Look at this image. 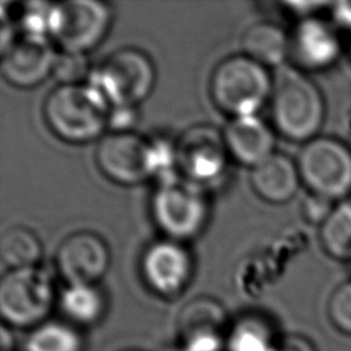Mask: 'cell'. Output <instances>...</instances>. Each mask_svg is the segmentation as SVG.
Here are the masks:
<instances>
[{
    "instance_id": "21",
    "label": "cell",
    "mask_w": 351,
    "mask_h": 351,
    "mask_svg": "<svg viewBox=\"0 0 351 351\" xmlns=\"http://www.w3.org/2000/svg\"><path fill=\"white\" fill-rule=\"evenodd\" d=\"M319 240L328 255L339 261L351 256V202L343 200L319 226Z\"/></svg>"
},
{
    "instance_id": "12",
    "label": "cell",
    "mask_w": 351,
    "mask_h": 351,
    "mask_svg": "<svg viewBox=\"0 0 351 351\" xmlns=\"http://www.w3.org/2000/svg\"><path fill=\"white\" fill-rule=\"evenodd\" d=\"M145 284L159 296L180 295L192 277V258L181 241L171 239L151 244L141 258Z\"/></svg>"
},
{
    "instance_id": "29",
    "label": "cell",
    "mask_w": 351,
    "mask_h": 351,
    "mask_svg": "<svg viewBox=\"0 0 351 351\" xmlns=\"http://www.w3.org/2000/svg\"><path fill=\"white\" fill-rule=\"evenodd\" d=\"M274 351H317L315 346L304 336L288 335L278 340Z\"/></svg>"
},
{
    "instance_id": "18",
    "label": "cell",
    "mask_w": 351,
    "mask_h": 351,
    "mask_svg": "<svg viewBox=\"0 0 351 351\" xmlns=\"http://www.w3.org/2000/svg\"><path fill=\"white\" fill-rule=\"evenodd\" d=\"M226 322L225 308L219 302L208 296H200L188 302L180 311L177 328L181 340L219 335Z\"/></svg>"
},
{
    "instance_id": "14",
    "label": "cell",
    "mask_w": 351,
    "mask_h": 351,
    "mask_svg": "<svg viewBox=\"0 0 351 351\" xmlns=\"http://www.w3.org/2000/svg\"><path fill=\"white\" fill-rule=\"evenodd\" d=\"M289 40V58L300 70L329 69L340 58L341 47L336 30L318 16L299 19Z\"/></svg>"
},
{
    "instance_id": "10",
    "label": "cell",
    "mask_w": 351,
    "mask_h": 351,
    "mask_svg": "<svg viewBox=\"0 0 351 351\" xmlns=\"http://www.w3.org/2000/svg\"><path fill=\"white\" fill-rule=\"evenodd\" d=\"M177 169L197 185L217 180L225 171L229 152L223 132L213 125H193L176 143Z\"/></svg>"
},
{
    "instance_id": "16",
    "label": "cell",
    "mask_w": 351,
    "mask_h": 351,
    "mask_svg": "<svg viewBox=\"0 0 351 351\" xmlns=\"http://www.w3.org/2000/svg\"><path fill=\"white\" fill-rule=\"evenodd\" d=\"M250 181L261 199L276 204L289 202L302 184L296 160L281 152L271 154L252 167Z\"/></svg>"
},
{
    "instance_id": "6",
    "label": "cell",
    "mask_w": 351,
    "mask_h": 351,
    "mask_svg": "<svg viewBox=\"0 0 351 351\" xmlns=\"http://www.w3.org/2000/svg\"><path fill=\"white\" fill-rule=\"evenodd\" d=\"M296 165L310 193L335 203L351 193V148L339 138L317 136L304 143Z\"/></svg>"
},
{
    "instance_id": "2",
    "label": "cell",
    "mask_w": 351,
    "mask_h": 351,
    "mask_svg": "<svg viewBox=\"0 0 351 351\" xmlns=\"http://www.w3.org/2000/svg\"><path fill=\"white\" fill-rule=\"evenodd\" d=\"M270 99L273 125L280 134L303 144L318 136L325 121V100L303 70L288 64L278 67Z\"/></svg>"
},
{
    "instance_id": "23",
    "label": "cell",
    "mask_w": 351,
    "mask_h": 351,
    "mask_svg": "<svg viewBox=\"0 0 351 351\" xmlns=\"http://www.w3.org/2000/svg\"><path fill=\"white\" fill-rule=\"evenodd\" d=\"M26 351H82L81 335L69 324L45 322L26 340Z\"/></svg>"
},
{
    "instance_id": "27",
    "label": "cell",
    "mask_w": 351,
    "mask_h": 351,
    "mask_svg": "<svg viewBox=\"0 0 351 351\" xmlns=\"http://www.w3.org/2000/svg\"><path fill=\"white\" fill-rule=\"evenodd\" d=\"M335 202L322 196L310 193L302 202V214L310 223L321 226L335 207Z\"/></svg>"
},
{
    "instance_id": "1",
    "label": "cell",
    "mask_w": 351,
    "mask_h": 351,
    "mask_svg": "<svg viewBox=\"0 0 351 351\" xmlns=\"http://www.w3.org/2000/svg\"><path fill=\"white\" fill-rule=\"evenodd\" d=\"M99 170L119 185H137L151 178L158 182L176 177V143L148 140L133 132H110L96 147Z\"/></svg>"
},
{
    "instance_id": "31",
    "label": "cell",
    "mask_w": 351,
    "mask_h": 351,
    "mask_svg": "<svg viewBox=\"0 0 351 351\" xmlns=\"http://www.w3.org/2000/svg\"><path fill=\"white\" fill-rule=\"evenodd\" d=\"M333 19L343 27L351 30V1H340L330 5Z\"/></svg>"
},
{
    "instance_id": "13",
    "label": "cell",
    "mask_w": 351,
    "mask_h": 351,
    "mask_svg": "<svg viewBox=\"0 0 351 351\" xmlns=\"http://www.w3.org/2000/svg\"><path fill=\"white\" fill-rule=\"evenodd\" d=\"M56 55L49 40L21 36L1 52V75L16 88L37 86L52 75Z\"/></svg>"
},
{
    "instance_id": "32",
    "label": "cell",
    "mask_w": 351,
    "mask_h": 351,
    "mask_svg": "<svg viewBox=\"0 0 351 351\" xmlns=\"http://www.w3.org/2000/svg\"><path fill=\"white\" fill-rule=\"evenodd\" d=\"M14 346V339L11 332L5 326L1 328V351H11Z\"/></svg>"
},
{
    "instance_id": "33",
    "label": "cell",
    "mask_w": 351,
    "mask_h": 351,
    "mask_svg": "<svg viewBox=\"0 0 351 351\" xmlns=\"http://www.w3.org/2000/svg\"><path fill=\"white\" fill-rule=\"evenodd\" d=\"M350 55H351V38H350Z\"/></svg>"
},
{
    "instance_id": "4",
    "label": "cell",
    "mask_w": 351,
    "mask_h": 351,
    "mask_svg": "<svg viewBox=\"0 0 351 351\" xmlns=\"http://www.w3.org/2000/svg\"><path fill=\"white\" fill-rule=\"evenodd\" d=\"M208 90L217 108L229 117L256 115L271 97L273 77L267 67L244 53L232 55L213 70Z\"/></svg>"
},
{
    "instance_id": "11",
    "label": "cell",
    "mask_w": 351,
    "mask_h": 351,
    "mask_svg": "<svg viewBox=\"0 0 351 351\" xmlns=\"http://www.w3.org/2000/svg\"><path fill=\"white\" fill-rule=\"evenodd\" d=\"M110 261L106 241L88 230L67 236L55 254L56 270L67 285H96L108 270Z\"/></svg>"
},
{
    "instance_id": "9",
    "label": "cell",
    "mask_w": 351,
    "mask_h": 351,
    "mask_svg": "<svg viewBox=\"0 0 351 351\" xmlns=\"http://www.w3.org/2000/svg\"><path fill=\"white\" fill-rule=\"evenodd\" d=\"M112 22V8L99 0L53 3L49 16V37L62 51L81 52L97 47Z\"/></svg>"
},
{
    "instance_id": "25",
    "label": "cell",
    "mask_w": 351,
    "mask_h": 351,
    "mask_svg": "<svg viewBox=\"0 0 351 351\" xmlns=\"http://www.w3.org/2000/svg\"><path fill=\"white\" fill-rule=\"evenodd\" d=\"M52 4L53 3L29 1L22 5V11L18 18V26L23 37L51 40L49 16Z\"/></svg>"
},
{
    "instance_id": "26",
    "label": "cell",
    "mask_w": 351,
    "mask_h": 351,
    "mask_svg": "<svg viewBox=\"0 0 351 351\" xmlns=\"http://www.w3.org/2000/svg\"><path fill=\"white\" fill-rule=\"evenodd\" d=\"M328 317L336 330L351 336V280L337 285L329 296Z\"/></svg>"
},
{
    "instance_id": "34",
    "label": "cell",
    "mask_w": 351,
    "mask_h": 351,
    "mask_svg": "<svg viewBox=\"0 0 351 351\" xmlns=\"http://www.w3.org/2000/svg\"><path fill=\"white\" fill-rule=\"evenodd\" d=\"M348 262H350V266H351V256H350V259H348Z\"/></svg>"
},
{
    "instance_id": "8",
    "label": "cell",
    "mask_w": 351,
    "mask_h": 351,
    "mask_svg": "<svg viewBox=\"0 0 351 351\" xmlns=\"http://www.w3.org/2000/svg\"><path fill=\"white\" fill-rule=\"evenodd\" d=\"M55 303V287L40 266L8 270L0 281V313L3 321L15 328L43 324Z\"/></svg>"
},
{
    "instance_id": "19",
    "label": "cell",
    "mask_w": 351,
    "mask_h": 351,
    "mask_svg": "<svg viewBox=\"0 0 351 351\" xmlns=\"http://www.w3.org/2000/svg\"><path fill=\"white\" fill-rule=\"evenodd\" d=\"M41 255V240L32 228L12 225L3 232L0 237V256L10 270L38 266Z\"/></svg>"
},
{
    "instance_id": "35",
    "label": "cell",
    "mask_w": 351,
    "mask_h": 351,
    "mask_svg": "<svg viewBox=\"0 0 351 351\" xmlns=\"http://www.w3.org/2000/svg\"><path fill=\"white\" fill-rule=\"evenodd\" d=\"M123 351H136V350H123Z\"/></svg>"
},
{
    "instance_id": "28",
    "label": "cell",
    "mask_w": 351,
    "mask_h": 351,
    "mask_svg": "<svg viewBox=\"0 0 351 351\" xmlns=\"http://www.w3.org/2000/svg\"><path fill=\"white\" fill-rule=\"evenodd\" d=\"M137 122L136 107H111L108 115V129L115 133L132 132V128Z\"/></svg>"
},
{
    "instance_id": "30",
    "label": "cell",
    "mask_w": 351,
    "mask_h": 351,
    "mask_svg": "<svg viewBox=\"0 0 351 351\" xmlns=\"http://www.w3.org/2000/svg\"><path fill=\"white\" fill-rule=\"evenodd\" d=\"M328 3H317V1H289L284 3V7L289 8L291 12L298 14L300 19L308 18V16H315V11H318L322 7H328Z\"/></svg>"
},
{
    "instance_id": "20",
    "label": "cell",
    "mask_w": 351,
    "mask_h": 351,
    "mask_svg": "<svg viewBox=\"0 0 351 351\" xmlns=\"http://www.w3.org/2000/svg\"><path fill=\"white\" fill-rule=\"evenodd\" d=\"M63 314L80 325L100 319L106 308L104 295L96 285H67L59 299Z\"/></svg>"
},
{
    "instance_id": "24",
    "label": "cell",
    "mask_w": 351,
    "mask_h": 351,
    "mask_svg": "<svg viewBox=\"0 0 351 351\" xmlns=\"http://www.w3.org/2000/svg\"><path fill=\"white\" fill-rule=\"evenodd\" d=\"M92 70L86 53L60 51L56 55L52 75L59 85H77L88 82Z\"/></svg>"
},
{
    "instance_id": "3",
    "label": "cell",
    "mask_w": 351,
    "mask_h": 351,
    "mask_svg": "<svg viewBox=\"0 0 351 351\" xmlns=\"http://www.w3.org/2000/svg\"><path fill=\"white\" fill-rule=\"evenodd\" d=\"M110 110L103 93L85 82L52 89L44 101L43 115L56 137L70 144H84L108 128Z\"/></svg>"
},
{
    "instance_id": "5",
    "label": "cell",
    "mask_w": 351,
    "mask_h": 351,
    "mask_svg": "<svg viewBox=\"0 0 351 351\" xmlns=\"http://www.w3.org/2000/svg\"><path fill=\"white\" fill-rule=\"evenodd\" d=\"M156 70L151 58L137 48H121L92 70L88 80L111 107H136L152 92Z\"/></svg>"
},
{
    "instance_id": "17",
    "label": "cell",
    "mask_w": 351,
    "mask_h": 351,
    "mask_svg": "<svg viewBox=\"0 0 351 351\" xmlns=\"http://www.w3.org/2000/svg\"><path fill=\"white\" fill-rule=\"evenodd\" d=\"M243 53L265 67H281L289 58V34L277 23L261 21L250 25L241 37Z\"/></svg>"
},
{
    "instance_id": "22",
    "label": "cell",
    "mask_w": 351,
    "mask_h": 351,
    "mask_svg": "<svg viewBox=\"0 0 351 351\" xmlns=\"http://www.w3.org/2000/svg\"><path fill=\"white\" fill-rule=\"evenodd\" d=\"M278 340L269 324L259 317H243L232 326L226 347L229 351H274Z\"/></svg>"
},
{
    "instance_id": "7",
    "label": "cell",
    "mask_w": 351,
    "mask_h": 351,
    "mask_svg": "<svg viewBox=\"0 0 351 351\" xmlns=\"http://www.w3.org/2000/svg\"><path fill=\"white\" fill-rule=\"evenodd\" d=\"M151 211L156 226L169 239L186 241L203 230L210 208L200 185L176 176L158 182L151 199Z\"/></svg>"
},
{
    "instance_id": "15",
    "label": "cell",
    "mask_w": 351,
    "mask_h": 351,
    "mask_svg": "<svg viewBox=\"0 0 351 351\" xmlns=\"http://www.w3.org/2000/svg\"><path fill=\"white\" fill-rule=\"evenodd\" d=\"M223 138L229 156L245 166L255 167L276 152V134L258 115L232 118Z\"/></svg>"
}]
</instances>
